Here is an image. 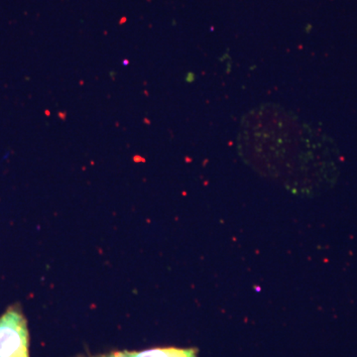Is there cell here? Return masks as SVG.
I'll list each match as a JSON object with an SVG mask.
<instances>
[{
	"instance_id": "6da1fadb",
	"label": "cell",
	"mask_w": 357,
	"mask_h": 357,
	"mask_svg": "<svg viewBox=\"0 0 357 357\" xmlns=\"http://www.w3.org/2000/svg\"><path fill=\"white\" fill-rule=\"evenodd\" d=\"M30 335L22 309L13 305L0 316V357H30Z\"/></svg>"
},
{
	"instance_id": "7a4b0ae2",
	"label": "cell",
	"mask_w": 357,
	"mask_h": 357,
	"mask_svg": "<svg viewBox=\"0 0 357 357\" xmlns=\"http://www.w3.org/2000/svg\"><path fill=\"white\" fill-rule=\"evenodd\" d=\"M89 357H198L197 349L156 347L146 351H116Z\"/></svg>"
}]
</instances>
